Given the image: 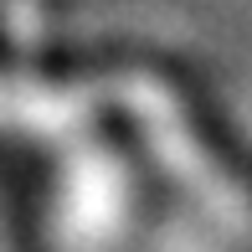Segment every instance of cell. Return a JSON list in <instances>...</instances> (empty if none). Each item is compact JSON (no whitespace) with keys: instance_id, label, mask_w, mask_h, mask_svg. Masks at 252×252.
Masks as SVG:
<instances>
[]
</instances>
